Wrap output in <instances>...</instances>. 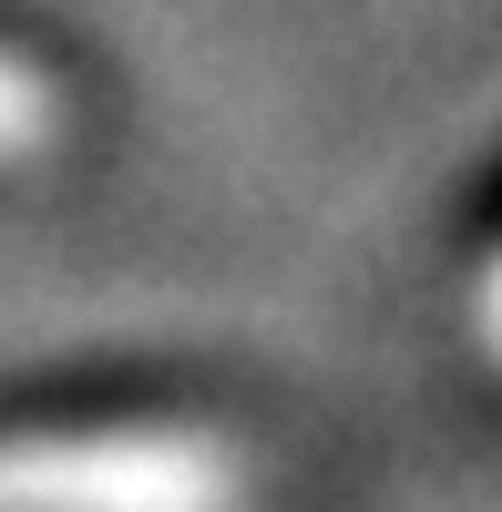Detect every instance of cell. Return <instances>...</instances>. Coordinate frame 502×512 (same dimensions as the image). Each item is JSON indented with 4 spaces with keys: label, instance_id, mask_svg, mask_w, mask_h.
Returning a JSON list of instances; mask_svg holds the SVG:
<instances>
[{
    "label": "cell",
    "instance_id": "3",
    "mask_svg": "<svg viewBox=\"0 0 502 512\" xmlns=\"http://www.w3.org/2000/svg\"><path fill=\"white\" fill-rule=\"evenodd\" d=\"M482 338H492V359H502V287H492V308H482Z\"/></svg>",
    "mask_w": 502,
    "mask_h": 512
},
{
    "label": "cell",
    "instance_id": "2",
    "mask_svg": "<svg viewBox=\"0 0 502 512\" xmlns=\"http://www.w3.org/2000/svg\"><path fill=\"white\" fill-rule=\"evenodd\" d=\"M52 134H62V93L21 52H0V164H41Z\"/></svg>",
    "mask_w": 502,
    "mask_h": 512
},
{
    "label": "cell",
    "instance_id": "1",
    "mask_svg": "<svg viewBox=\"0 0 502 512\" xmlns=\"http://www.w3.org/2000/svg\"><path fill=\"white\" fill-rule=\"evenodd\" d=\"M257 461L226 431L123 420V431L0 441V512H246Z\"/></svg>",
    "mask_w": 502,
    "mask_h": 512
}]
</instances>
